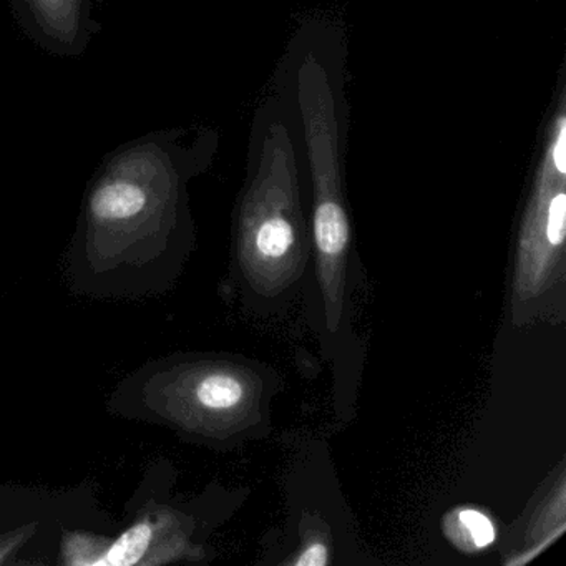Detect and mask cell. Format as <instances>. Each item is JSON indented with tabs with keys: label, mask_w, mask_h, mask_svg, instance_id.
<instances>
[{
	"label": "cell",
	"mask_w": 566,
	"mask_h": 566,
	"mask_svg": "<svg viewBox=\"0 0 566 566\" xmlns=\"http://www.w3.org/2000/svg\"><path fill=\"white\" fill-rule=\"evenodd\" d=\"M346 29L326 15H310L294 29L271 84L293 117L306 178L314 270L339 277L353 268L354 227L347 205Z\"/></svg>",
	"instance_id": "cell-1"
},
{
	"label": "cell",
	"mask_w": 566,
	"mask_h": 566,
	"mask_svg": "<svg viewBox=\"0 0 566 566\" xmlns=\"http://www.w3.org/2000/svg\"><path fill=\"white\" fill-rule=\"evenodd\" d=\"M237 254L244 294L260 316L283 313L304 291L313 258L306 178L290 107L273 84L251 122Z\"/></svg>",
	"instance_id": "cell-2"
},
{
	"label": "cell",
	"mask_w": 566,
	"mask_h": 566,
	"mask_svg": "<svg viewBox=\"0 0 566 566\" xmlns=\"http://www.w3.org/2000/svg\"><path fill=\"white\" fill-rule=\"evenodd\" d=\"M566 71L543 120L535 170L520 218L510 314L515 326L565 319Z\"/></svg>",
	"instance_id": "cell-3"
},
{
	"label": "cell",
	"mask_w": 566,
	"mask_h": 566,
	"mask_svg": "<svg viewBox=\"0 0 566 566\" xmlns=\"http://www.w3.org/2000/svg\"><path fill=\"white\" fill-rule=\"evenodd\" d=\"M354 526L324 443L301 449L287 479V520L264 539V563L329 566L354 552Z\"/></svg>",
	"instance_id": "cell-4"
},
{
	"label": "cell",
	"mask_w": 566,
	"mask_h": 566,
	"mask_svg": "<svg viewBox=\"0 0 566 566\" xmlns=\"http://www.w3.org/2000/svg\"><path fill=\"white\" fill-rule=\"evenodd\" d=\"M25 38L61 59H81L101 32L94 0H9Z\"/></svg>",
	"instance_id": "cell-5"
},
{
	"label": "cell",
	"mask_w": 566,
	"mask_h": 566,
	"mask_svg": "<svg viewBox=\"0 0 566 566\" xmlns=\"http://www.w3.org/2000/svg\"><path fill=\"white\" fill-rule=\"evenodd\" d=\"M553 486L542 493L528 522H525L516 543L505 559V565H525L565 532V469L559 463L558 473L552 476Z\"/></svg>",
	"instance_id": "cell-6"
},
{
	"label": "cell",
	"mask_w": 566,
	"mask_h": 566,
	"mask_svg": "<svg viewBox=\"0 0 566 566\" xmlns=\"http://www.w3.org/2000/svg\"><path fill=\"white\" fill-rule=\"evenodd\" d=\"M447 539L460 552L480 553L495 543L496 528L489 515L475 509H459L443 518Z\"/></svg>",
	"instance_id": "cell-7"
},
{
	"label": "cell",
	"mask_w": 566,
	"mask_h": 566,
	"mask_svg": "<svg viewBox=\"0 0 566 566\" xmlns=\"http://www.w3.org/2000/svg\"><path fill=\"white\" fill-rule=\"evenodd\" d=\"M151 539V526L140 523L125 532L112 548L95 562L97 566H130L140 562Z\"/></svg>",
	"instance_id": "cell-8"
}]
</instances>
